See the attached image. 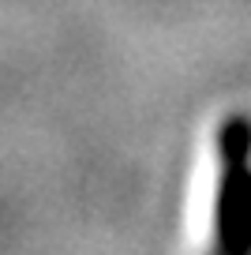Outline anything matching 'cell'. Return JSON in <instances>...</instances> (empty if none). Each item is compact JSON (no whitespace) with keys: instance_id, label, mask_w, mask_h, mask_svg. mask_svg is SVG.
<instances>
[{"instance_id":"6da1fadb","label":"cell","mask_w":251,"mask_h":255,"mask_svg":"<svg viewBox=\"0 0 251 255\" xmlns=\"http://www.w3.org/2000/svg\"><path fill=\"white\" fill-rule=\"evenodd\" d=\"M214 248L251 252V120L229 117L218 131Z\"/></svg>"}]
</instances>
